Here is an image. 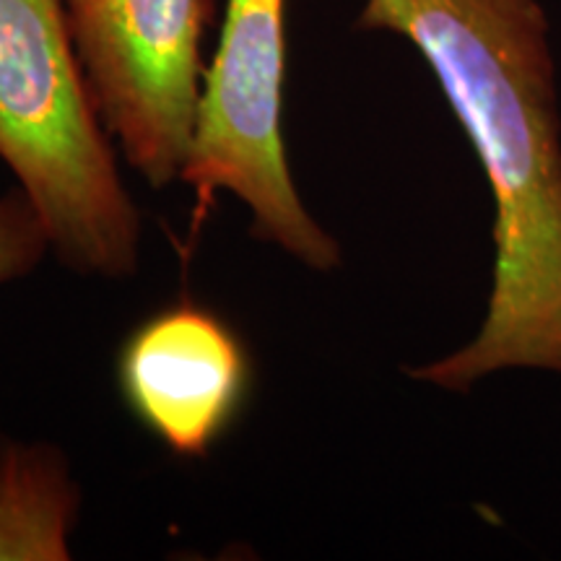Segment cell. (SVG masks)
Returning <instances> with one entry per match:
<instances>
[{"mask_svg":"<svg viewBox=\"0 0 561 561\" xmlns=\"http://www.w3.org/2000/svg\"><path fill=\"white\" fill-rule=\"evenodd\" d=\"M117 380L133 416L161 445L203 458L242 409L250 359L227 322L180 301L130 333Z\"/></svg>","mask_w":561,"mask_h":561,"instance_id":"obj_5","label":"cell"},{"mask_svg":"<svg viewBox=\"0 0 561 561\" xmlns=\"http://www.w3.org/2000/svg\"><path fill=\"white\" fill-rule=\"evenodd\" d=\"M110 136L151 187L182 180L203 91L214 0H62Z\"/></svg>","mask_w":561,"mask_h":561,"instance_id":"obj_4","label":"cell"},{"mask_svg":"<svg viewBox=\"0 0 561 561\" xmlns=\"http://www.w3.org/2000/svg\"><path fill=\"white\" fill-rule=\"evenodd\" d=\"M286 0H227L221 42L203 76L193 151L182 182L195 227L219 191L250 208L252 234L312 271H333L341 244L307 210L284 144Z\"/></svg>","mask_w":561,"mask_h":561,"instance_id":"obj_3","label":"cell"},{"mask_svg":"<svg viewBox=\"0 0 561 561\" xmlns=\"http://www.w3.org/2000/svg\"><path fill=\"white\" fill-rule=\"evenodd\" d=\"M0 161L81 276L130 278L140 210L68 30L62 0H0Z\"/></svg>","mask_w":561,"mask_h":561,"instance_id":"obj_2","label":"cell"},{"mask_svg":"<svg viewBox=\"0 0 561 561\" xmlns=\"http://www.w3.org/2000/svg\"><path fill=\"white\" fill-rule=\"evenodd\" d=\"M47 250L45 224L21 187L0 195V286L30 276Z\"/></svg>","mask_w":561,"mask_h":561,"instance_id":"obj_7","label":"cell"},{"mask_svg":"<svg viewBox=\"0 0 561 561\" xmlns=\"http://www.w3.org/2000/svg\"><path fill=\"white\" fill-rule=\"evenodd\" d=\"M79 517L68 460L45 442L0 439V561H66Z\"/></svg>","mask_w":561,"mask_h":561,"instance_id":"obj_6","label":"cell"},{"mask_svg":"<svg viewBox=\"0 0 561 561\" xmlns=\"http://www.w3.org/2000/svg\"><path fill=\"white\" fill-rule=\"evenodd\" d=\"M356 30L416 47L494 198V273L479 333L405 371L450 392L510 369L561 377V104L543 3L364 0Z\"/></svg>","mask_w":561,"mask_h":561,"instance_id":"obj_1","label":"cell"}]
</instances>
